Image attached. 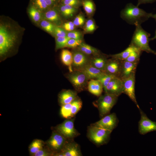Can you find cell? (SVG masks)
<instances>
[{
    "mask_svg": "<svg viewBox=\"0 0 156 156\" xmlns=\"http://www.w3.org/2000/svg\"><path fill=\"white\" fill-rule=\"evenodd\" d=\"M82 105V101L78 97L72 102L70 111V118H73L81 109Z\"/></svg>",
    "mask_w": 156,
    "mask_h": 156,
    "instance_id": "obj_26",
    "label": "cell"
},
{
    "mask_svg": "<svg viewBox=\"0 0 156 156\" xmlns=\"http://www.w3.org/2000/svg\"><path fill=\"white\" fill-rule=\"evenodd\" d=\"M72 54V66L74 70L80 69L89 63L90 58L80 51L77 50L74 52Z\"/></svg>",
    "mask_w": 156,
    "mask_h": 156,
    "instance_id": "obj_13",
    "label": "cell"
},
{
    "mask_svg": "<svg viewBox=\"0 0 156 156\" xmlns=\"http://www.w3.org/2000/svg\"><path fill=\"white\" fill-rule=\"evenodd\" d=\"M118 122L116 114L112 113L104 116L99 120L91 125L112 131L117 126Z\"/></svg>",
    "mask_w": 156,
    "mask_h": 156,
    "instance_id": "obj_8",
    "label": "cell"
},
{
    "mask_svg": "<svg viewBox=\"0 0 156 156\" xmlns=\"http://www.w3.org/2000/svg\"><path fill=\"white\" fill-rule=\"evenodd\" d=\"M136 27L133 36L131 44L142 51L156 55V51L152 50L150 47L149 42L150 41L149 38L150 34L145 31L141 25H138Z\"/></svg>",
    "mask_w": 156,
    "mask_h": 156,
    "instance_id": "obj_3",
    "label": "cell"
},
{
    "mask_svg": "<svg viewBox=\"0 0 156 156\" xmlns=\"http://www.w3.org/2000/svg\"><path fill=\"white\" fill-rule=\"evenodd\" d=\"M18 33L9 24L0 25V55H5L14 46L18 38Z\"/></svg>",
    "mask_w": 156,
    "mask_h": 156,
    "instance_id": "obj_2",
    "label": "cell"
},
{
    "mask_svg": "<svg viewBox=\"0 0 156 156\" xmlns=\"http://www.w3.org/2000/svg\"><path fill=\"white\" fill-rule=\"evenodd\" d=\"M137 48L130 44L129 46L123 51L118 54L112 55L110 56L112 58L119 60L124 61L128 57L133 51Z\"/></svg>",
    "mask_w": 156,
    "mask_h": 156,
    "instance_id": "obj_24",
    "label": "cell"
},
{
    "mask_svg": "<svg viewBox=\"0 0 156 156\" xmlns=\"http://www.w3.org/2000/svg\"><path fill=\"white\" fill-rule=\"evenodd\" d=\"M77 70H80L84 73L89 79L95 78L97 79L106 73L95 67L90 63L80 69Z\"/></svg>",
    "mask_w": 156,
    "mask_h": 156,
    "instance_id": "obj_16",
    "label": "cell"
},
{
    "mask_svg": "<svg viewBox=\"0 0 156 156\" xmlns=\"http://www.w3.org/2000/svg\"><path fill=\"white\" fill-rule=\"evenodd\" d=\"M74 119H68L56 127L57 132L68 140H73L80 135L75 129Z\"/></svg>",
    "mask_w": 156,
    "mask_h": 156,
    "instance_id": "obj_7",
    "label": "cell"
},
{
    "mask_svg": "<svg viewBox=\"0 0 156 156\" xmlns=\"http://www.w3.org/2000/svg\"><path fill=\"white\" fill-rule=\"evenodd\" d=\"M156 1V0H138L137 6L138 7L140 5L147 3H152Z\"/></svg>",
    "mask_w": 156,
    "mask_h": 156,
    "instance_id": "obj_44",
    "label": "cell"
},
{
    "mask_svg": "<svg viewBox=\"0 0 156 156\" xmlns=\"http://www.w3.org/2000/svg\"><path fill=\"white\" fill-rule=\"evenodd\" d=\"M61 59L64 64L69 66L70 72L73 71L72 68L73 62L72 53L68 50H63L61 53Z\"/></svg>",
    "mask_w": 156,
    "mask_h": 156,
    "instance_id": "obj_22",
    "label": "cell"
},
{
    "mask_svg": "<svg viewBox=\"0 0 156 156\" xmlns=\"http://www.w3.org/2000/svg\"><path fill=\"white\" fill-rule=\"evenodd\" d=\"M88 89L90 93L97 96L101 95L103 89L100 81L94 79H90L88 82Z\"/></svg>",
    "mask_w": 156,
    "mask_h": 156,
    "instance_id": "obj_19",
    "label": "cell"
},
{
    "mask_svg": "<svg viewBox=\"0 0 156 156\" xmlns=\"http://www.w3.org/2000/svg\"><path fill=\"white\" fill-rule=\"evenodd\" d=\"M60 10L62 14L65 17H69L72 16L64 4H62L60 5Z\"/></svg>",
    "mask_w": 156,
    "mask_h": 156,
    "instance_id": "obj_42",
    "label": "cell"
},
{
    "mask_svg": "<svg viewBox=\"0 0 156 156\" xmlns=\"http://www.w3.org/2000/svg\"><path fill=\"white\" fill-rule=\"evenodd\" d=\"M107 60L106 57L99 54L90 58L89 63L95 67L105 72Z\"/></svg>",
    "mask_w": 156,
    "mask_h": 156,
    "instance_id": "obj_20",
    "label": "cell"
},
{
    "mask_svg": "<svg viewBox=\"0 0 156 156\" xmlns=\"http://www.w3.org/2000/svg\"><path fill=\"white\" fill-rule=\"evenodd\" d=\"M96 27L93 21L89 19L86 22L84 27L85 31L87 32H91L95 29Z\"/></svg>",
    "mask_w": 156,
    "mask_h": 156,
    "instance_id": "obj_38",
    "label": "cell"
},
{
    "mask_svg": "<svg viewBox=\"0 0 156 156\" xmlns=\"http://www.w3.org/2000/svg\"><path fill=\"white\" fill-rule=\"evenodd\" d=\"M122 62L120 77L123 79L135 72L138 62H130L125 60L122 61Z\"/></svg>",
    "mask_w": 156,
    "mask_h": 156,
    "instance_id": "obj_17",
    "label": "cell"
},
{
    "mask_svg": "<svg viewBox=\"0 0 156 156\" xmlns=\"http://www.w3.org/2000/svg\"><path fill=\"white\" fill-rule=\"evenodd\" d=\"M116 77L117 76L113 75L106 73L96 79L99 81L101 83L105 90L111 80Z\"/></svg>",
    "mask_w": 156,
    "mask_h": 156,
    "instance_id": "obj_27",
    "label": "cell"
},
{
    "mask_svg": "<svg viewBox=\"0 0 156 156\" xmlns=\"http://www.w3.org/2000/svg\"><path fill=\"white\" fill-rule=\"evenodd\" d=\"M44 17L46 20L55 23L60 21V18L57 10L55 9H49L45 12Z\"/></svg>",
    "mask_w": 156,
    "mask_h": 156,
    "instance_id": "obj_23",
    "label": "cell"
},
{
    "mask_svg": "<svg viewBox=\"0 0 156 156\" xmlns=\"http://www.w3.org/2000/svg\"><path fill=\"white\" fill-rule=\"evenodd\" d=\"M67 37L69 39L81 40L82 34L79 31L73 30L67 32Z\"/></svg>",
    "mask_w": 156,
    "mask_h": 156,
    "instance_id": "obj_39",
    "label": "cell"
},
{
    "mask_svg": "<svg viewBox=\"0 0 156 156\" xmlns=\"http://www.w3.org/2000/svg\"><path fill=\"white\" fill-rule=\"evenodd\" d=\"M75 25L73 22L69 21L64 23L62 27L66 31H73L75 29Z\"/></svg>",
    "mask_w": 156,
    "mask_h": 156,
    "instance_id": "obj_41",
    "label": "cell"
},
{
    "mask_svg": "<svg viewBox=\"0 0 156 156\" xmlns=\"http://www.w3.org/2000/svg\"><path fill=\"white\" fill-rule=\"evenodd\" d=\"M152 14L130 3L127 4L121 11L120 16L128 24L135 26L141 25L151 18Z\"/></svg>",
    "mask_w": 156,
    "mask_h": 156,
    "instance_id": "obj_1",
    "label": "cell"
},
{
    "mask_svg": "<svg viewBox=\"0 0 156 156\" xmlns=\"http://www.w3.org/2000/svg\"><path fill=\"white\" fill-rule=\"evenodd\" d=\"M62 4L70 5L77 8L82 4L81 0H62Z\"/></svg>",
    "mask_w": 156,
    "mask_h": 156,
    "instance_id": "obj_37",
    "label": "cell"
},
{
    "mask_svg": "<svg viewBox=\"0 0 156 156\" xmlns=\"http://www.w3.org/2000/svg\"><path fill=\"white\" fill-rule=\"evenodd\" d=\"M56 50L65 47L67 41L69 39L67 37H55Z\"/></svg>",
    "mask_w": 156,
    "mask_h": 156,
    "instance_id": "obj_34",
    "label": "cell"
},
{
    "mask_svg": "<svg viewBox=\"0 0 156 156\" xmlns=\"http://www.w3.org/2000/svg\"><path fill=\"white\" fill-rule=\"evenodd\" d=\"M77 50L87 56L93 55L100 54L99 51L96 48L82 42L77 47Z\"/></svg>",
    "mask_w": 156,
    "mask_h": 156,
    "instance_id": "obj_21",
    "label": "cell"
},
{
    "mask_svg": "<svg viewBox=\"0 0 156 156\" xmlns=\"http://www.w3.org/2000/svg\"><path fill=\"white\" fill-rule=\"evenodd\" d=\"M67 139L58 132H54L48 141V144L54 151L62 150Z\"/></svg>",
    "mask_w": 156,
    "mask_h": 156,
    "instance_id": "obj_15",
    "label": "cell"
},
{
    "mask_svg": "<svg viewBox=\"0 0 156 156\" xmlns=\"http://www.w3.org/2000/svg\"><path fill=\"white\" fill-rule=\"evenodd\" d=\"M43 143L42 141L36 140L33 141L29 146L30 153L33 155L38 151L42 149Z\"/></svg>",
    "mask_w": 156,
    "mask_h": 156,
    "instance_id": "obj_29",
    "label": "cell"
},
{
    "mask_svg": "<svg viewBox=\"0 0 156 156\" xmlns=\"http://www.w3.org/2000/svg\"><path fill=\"white\" fill-rule=\"evenodd\" d=\"M84 21V16L82 15L79 14L75 17L73 22L75 26H78L82 25Z\"/></svg>",
    "mask_w": 156,
    "mask_h": 156,
    "instance_id": "obj_40",
    "label": "cell"
},
{
    "mask_svg": "<svg viewBox=\"0 0 156 156\" xmlns=\"http://www.w3.org/2000/svg\"><path fill=\"white\" fill-rule=\"evenodd\" d=\"M118 97L107 93L99 96L96 101V106L101 117H103L109 114L111 109L116 104Z\"/></svg>",
    "mask_w": 156,
    "mask_h": 156,
    "instance_id": "obj_5",
    "label": "cell"
},
{
    "mask_svg": "<svg viewBox=\"0 0 156 156\" xmlns=\"http://www.w3.org/2000/svg\"><path fill=\"white\" fill-rule=\"evenodd\" d=\"M79 146L73 140H67L61 152L55 154L57 156H81L82 155Z\"/></svg>",
    "mask_w": 156,
    "mask_h": 156,
    "instance_id": "obj_11",
    "label": "cell"
},
{
    "mask_svg": "<svg viewBox=\"0 0 156 156\" xmlns=\"http://www.w3.org/2000/svg\"><path fill=\"white\" fill-rule=\"evenodd\" d=\"M28 11L29 16L34 22L38 23L41 21V12L33 5H31L29 7Z\"/></svg>",
    "mask_w": 156,
    "mask_h": 156,
    "instance_id": "obj_25",
    "label": "cell"
},
{
    "mask_svg": "<svg viewBox=\"0 0 156 156\" xmlns=\"http://www.w3.org/2000/svg\"><path fill=\"white\" fill-rule=\"evenodd\" d=\"M41 27L47 32L51 34L53 33L55 26L47 20H42L40 22Z\"/></svg>",
    "mask_w": 156,
    "mask_h": 156,
    "instance_id": "obj_30",
    "label": "cell"
},
{
    "mask_svg": "<svg viewBox=\"0 0 156 156\" xmlns=\"http://www.w3.org/2000/svg\"><path fill=\"white\" fill-rule=\"evenodd\" d=\"M139 109L141 115L138 123L139 133L144 135L151 131H156V122L150 120L140 108Z\"/></svg>",
    "mask_w": 156,
    "mask_h": 156,
    "instance_id": "obj_10",
    "label": "cell"
},
{
    "mask_svg": "<svg viewBox=\"0 0 156 156\" xmlns=\"http://www.w3.org/2000/svg\"><path fill=\"white\" fill-rule=\"evenodd\" d=\"M82 42L81 40L69 39L67 41L66 47L70 48L77 47Z\"/></svg>",
    "mask_w": 156,
    "mask_h": 156,
    "instance_id": "obj_35",
    "label": "cell"
},
{
    "mask_svg": "<svg viewBox=\"0 0 156 156\" xmlns=\"http://www.w3.org/2000/svg\"><path fill=\"white\" fill-rule=\"evenodd\" d=\"M105 93L118 96L123 92V81L120 77H116L113 79L104 90Z\"/></svg>",
    "mask_w": 156,
    "mask_h": 156,
    "instance_id": "obj_12",
    "label": "cell"
},
{
    "mask_svg": "<svg viewBox=\"0 0 156 156\" xmlns=\"http://www.w3.org/2000/svg\"><path fill=\"white\" fill-rule=\"evenodd\" d=\"M82 4L86 14L88 15L92 14L95 9V6L91 0H83Z\"/></svg>",
    "mask_w": 156,
    "mask_h": 156,
    "instance_id": "obj_28",
    "label": "cell"
},
{
    "mask_svg": "<svg viewBox=\"0 0 156 156\" xmlns=\"http://www.w3.org/2000/svg\"><path fill=\"white\" fill-rule=\"evenodd\" d=\"M50 154L47 152L41 149L35 153L34 156H47L49 155Z\"/></svg>",
    "mask_w": 156,
    "mask_h": 156,
    "instance_id": "obj_43",
    "label": "cell"
},
{
    "mask_svg": "<svg viewBox=\"0 0 156 156\" xmlns=\"http://www.w3.org/2000/svg\"><path fill=\"white\" fill-rule=\"evenodd\" d=\"M32 5L41 12L47 10L49 7L44 0H32Z\"/></svg>",
    "mask_w": 156,
    "mask_h": 156,
    "instance_id": "obj_33",
    "label": "cell"
},
{
    "mask_svg": "<svg viewBox=\"0 0 156 156\" xmlns=\"http://www.w3.org/2000/svg\"><path fill=\"white\" fill-rule=\"evenodd\" d=\"M112 131L90 125L88 128L87 135L89 139L98 146L107 143Z\"/></svg>",
    "mask_w": 156,
    "mask_h": 156,
    "instance_id": "obj_4",
    "label": "cell"
},
{
    "mask_svg": "<svg viewBox=\"0 0 156 156\" xmlns=\"http://www.w3.org/2000/svg\"><path fill=\"white\" fill-rule=\"evenodd\" d=\"M155 39H156V30L155 31V36L153 38H150V40H152Z\"/></svg>",
    "mask_w": 156,
    "mask_h": 156,
    "instance_id": "obj_46",
    "label": "cell"
},
{
    "mask_svg": "<svg viewBox=\"0 0 156 156\" xmlns=\"http://www.w3.org/2000/svg\"><path fill=\"white\" fill-rule=\"evenodd\" d=\"M67 78L78 92L82 91L86 89L89 80L84 73L79 70H74L70 72L67 75Z\"/></svg>",
    "mask_w": 156,
    "mask_h": 156,
    "instance_id": "obj_6",
    "label": "cell"
},
{
    "mask_svg": "<svg viewBox=\"0 0 156 156\" xmlns=\"http://www.w3.org/2000/svg\"><path fill=\"white\" fill-rule=\"evenodd\" d=\"M151 18H154L156 21V14H152L151 15Z\"/></svg>",
    "mask_w": 156,
    "mask_h": 156,
    "instance_id": "obj_47",
    "label": "cell"
},
{
    "mask_svg": "<svg viewBox=\"0 0 156 156\" xmlns=\"http://www.w3.org/2000/svg\"><path fill=\"white\" fill-rule=\"evenodd\" d=\"M78 97L76 91L72 90H65L62 92L59 96V101L62 105L70 103Z\"/></svg>",
    "mask_w": 156,
    "mask_h": 156,
    "instance_id": "obj_18",
    "label": "cell"
},
{
    "mask_svg": "<svg viewBox=\"0 0 156 156\" xmlns=\"http://www.w3.org/2000/svg\"><path fill=\"white\" fill-rule=\"evenodd\" d=\"M135 72L129 77L122 79L123 81V93L127 95L139 109L140 108L136 101L135 94Z\"/></svg>",
    "mask_w": 156,
    "mask_h": 156,
    "instance_id": "obj_9",
    "label": "cell"
},
{
    "mask_svg": "<svg viewBox=\"0 0 156 156\" xmlns=\"http://www.w3.org/2000/svg\"><path fill=\"white\" fill-rule=\"evenodd\" d=\"M72 104V102L62 105L60 113L63 118L67 119L70 118V111Z\"/></svg>",
    "mask_w": 156,
    "mask_h": 156,
    "instance_id": "obj_31",
    "label": "cell"
},
{
    "mask_svg": "<svg viewBox=\"0 0 156 156\" xmlns=\"http://www.w3.org/2000/svg\"><path fill=\"white\" fill-rule=\"evenodd\" d=\"M142 51L137 48L133 51L125 61L130 62H138Z\"/></svg>",
    "mask_w": 156,
    "mask_h": 156,
    "instance_id": "obj_32",
    "label": "cell"
},
{
    "mask_svg": "<svg viewBox=\"0 0 156 156\" xmlns=\"http://www.w3.org/2000/svg\"><path fill=\"white\" fill-rule=\"evenodd\" d=\"M120 61L113 58L107 60L105 72L107 73L113 75L120 77L122 63Z\"/></svg>",
    "mask_w": 156,
    "mask_h": 156,
    "instance_id": "obj_14",
    "label": "cell"
},
{
    "mask_svg": "<svg viewBox=\"0 0 156 156\" xmlns=\"http://www.w3.org/2000/svg\"><path fill=\"white\" fill-rule=\"evenodd\" d=\"M55 37H67V32L63 28L55 26L53 33Z\"/></svg>",
    "mask_w": 156,
    "mask_h": 156,
    "instance_id": "obj_36",
    "label": "cell"
},
{
    "mask_svg": "<svg viewBox=\"0 0 156 156\" xmlns=\"http://www.w3.org/2000/svg\"><path fill=\"white\" fill-rule=\"evenodd\" d=\"M49 8L55 5L58 0H44Z\"/></svg>",
    "mask_w": 156,
    "mask_h": 156,
    "instance_id": "obj_45",
    "label": "cell"
}]
</instances>
